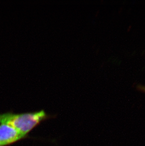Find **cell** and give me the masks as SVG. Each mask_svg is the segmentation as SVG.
I'll return each mask as SVG.
<instances>
[{
	"mask_svg": "<svg viewBox=\"0 0 145 146\" xmlns=\"http://www.w3.org/2000/svg\"><path fill=\"white\" fill-rule=\"evenodd\" d=\"M49 117L43 110L21 113L8 112L0 114V124L11 126L23 135L28 136L31 131Z\"/></svg>",
	"mask_w": 145,
	"mask_h": 146,
	"instance_id": "obj_1",
	"label": "cell"
},
{
	"mask_svg": "<svg viewBox=\"0 0 145 146\" xmlns=\"http://www.w3.org/2000/svg\"><path fill=\"white\" fill-rule=\"evenodd\" d=\"M27 137L11 126L0 124V143L4 146L11 145Z\"/></svg>",
	"mask_w": 145,
	"mask_h": 146,
	"instance_id": "obj_2",
	"label": "cell"
},
{
	"mask_svg": "<svg viewBox=\"0 0 145 146\" xmlns=\"http://www.w3.org/2000/svg\"><path fill=\"white\" fill-rule=\"evenodd\" d=\"M137 87H138V88L139 90H140L141 91H143V92H145V86L140 85H138Z\"/></svg>",
	"mask_w": 145,
	"mask_h": 146,
	"instance_id": "obj_3",
	"label": "cell"
},
{
	"mask_svg": "<svg viewBox=\"0 0 145 146\" xmlns=\"http://www.w3.org/2000/svg\"><path fill=\"white\" fill-rule=\"evenodd\" d=\"M0 146H4V145H3V144H2L1 143H0Z\"/></svg>",
	"mask_w": 145,
	"mask_h": 146,
	"instance_id": "obj_4",
	"label": "cell"
}]
</instances>
